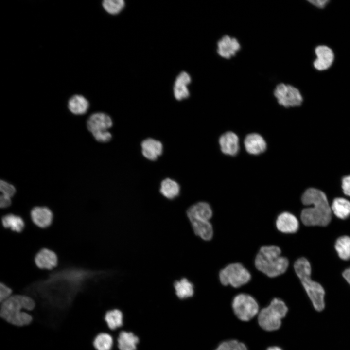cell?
<instances>
[{"label":"cell","instance_id":"cell-3","mask_svg":"<svg viewBox=\"0 0 350 350\" xmlns=\"http://www.w3.org/2000/svg\"><path fill=\"white\" fill-rule=\"evenodd\" d=\"M35 307L34 300L29 296L12 295L1 303L0 316L8 323L16 326L30 324L32 316L25 311L33 310Z\"/></svg>","mask_w":350,"mask_h":350},{"label":"cell","instance_id":"cell-20","mask_svg":"<svg viewBox=\"0 0 350 350\" xmlns=\"http://www.w3.org/2000/svg\"><path fill=\"white\" fill-rule=\"evenodd\" d=\"M246 151L253 155H258L263 152L266 148V143L260 135L251 133L247 135L244 140Z\"/></svg>","mask_w":350,"mask_h":350},{"label":"cell","instance_id":"cell-32","mask_svg":"<svg viewBox=\"0 0 350 350\" xmlns=\"http://www.w3.org/2000/svg\"><path fill=\"white\" fill-rule=\"evenodd\" d=\"M215 350H247L245 345L236 340L224 341Z\"/></svg>","mask_w":350,"mask_h":350},{"label":"cell","instance_id":"cell-22","mask_svg":"<svg viewBox=\"0 0 350 350\" xmlns=\"http://www.w3.org/2000/svg\"><path fill=\"white\" fill-rule=\"evenodd\" d=\"M89 106L88 101L84 96L75 94L68 102V107L73 114L80 115L85 114Z\"/></svg>","mask_w":350,"mask_h":350},{"label":"cell","instance_id":"cell-16","mask_svg":"<svg viewBox=\"0 0 350 350\" xmlns=\"http://www.w3.org/2000/svg\"><path fill=\"white\" fill-rule=\"evenodd\" d=\"M31 217L33 223L40 228L49 227L52 221L53 214L46 207L37 206L32 209Z\"/></svg>","mask_w":350,"mask_h":350},{"label":"cell","instance_id":"cell-23","mask_svg":"<svg viewBox=\"0 0 350 350\" xmlns=\"http://www.w3.org/2000/svg\"><path fill=\"white\" fill-rule=\"evenodd\" d=\"M159 191L164 197L172 200L179 195L180 188L177 182L168 178L163 180L161 182Z\"/></svg>","mask_w":350,"mask_h":350},{"label":"cell","instance_id":"cell-18","mask_svg":"<svg viewBox=\"0 0 350 350\" xmlns=\"http://www.w3.org/2000/svg\"><path fill=\"white\" fill-rule=\"evenodd\" d=\"M219 144L222 152L226 155H236L239 150V138L232 132H227L219 138Z\"/></svg>","mask_w":350,"mask_h":350},{"label":"cell","instance_id":"cell-26","mask_svg":"<svg viewBox=\"0 0 350 350\" xmlns=\"http://www.w3.org/2000/svg\"><path fill=\"white\" fill-rule=\"evenodd\" d=\"M139 338L131 332L122 331L118 338V348L120 350H136Z\"/></svg>","mask_w":350,"mask_h":350},{"label":"cell","instance_id":"cell-21","mask_svg":"<svg viewBox=\"0 0 350 350\" xmlns=\"http://www.w3.org/2000/svg\"><path fill=\"white\" fill-rule=\"evenodd\" d=\"M194 234L205 241L210 240L213 237V229L210 221L189 220Z\"/></svg>","mask_w":350,"mask_h":350},{"label":"cell","instance_id":"cell-36","mask_svg":"<svg viewBox=\"0 0 350 350\" xmlns=\"http://www.w3.org/2000/svg\"><path fill=\"white\" fill-rule=\"evenodd\" d=\"M342 187L344 193L350 196V175L347 176L343 179Z\"/></svg>","mask_w":350,"mask_h":350},{"label":"cell","instance_id":"cell-38","mask_svg":"<svg viewBox=\"0 0 350 350\" xmlns=\"http://www.w3.org/2000/svg\"><path fill=\"white\" fill-rule=\"evenodd\" d=\"M329 0H308V2L314 6L319 8H323L329 2Z\"/></svg>","mask_w":350,"mask_h":350},{"label":"cell","instance_id":"cell-10","mask_svg":"<svg viewBox=\"0 0 350 350\" xmlns=\"http://www.w3.org/2000/svg\"><path fill=\"white\" fill-rule=\"evenodd\" d=\"M217 47L218 54L225 59H229L235 56L241 48L238 40L228 35H224L218 41Z\"/></svg>","mask_w":350,"mask_h":350},{"label":"cell","instance_id":"cell-27","mask_svg":"<svg viewBox=\"0 0 350 350\" xmlns=\"http://www.w3.org/2000/svg\"><path fill=\"white\" fill-rule=\"evenodd\" d=\"M1 221L3 227L18 233L21 232L25 226L24 220L20 216L12 213L4 215Z\"/></svg>","mask_w":350,"mask_h":350},{"label":"cell","instance_id":"cell-29","mask_svg":"<svg viewBox=\"0 0 350 350\" xmlns=\"http://www.w3.org/2000/svg\"><path fill=\"white\" fill-rule=\"evenodd\" d=\"M108 327L111 330H115L122 324V314L117 309L108 311L105 317Z\"/></svg>","mask_w":350,"mask_h":350},{"label":"cell","instance_id":"cell-39","mask_svg":"<svg viewBox=\"0 0 350 350\" xmlns=\"http://www.w3.org/2000/svg\"><path fill=\"white\" fill-rule=\"evenodd\" d=\"M343 276L350 285V267L345 269L342 273Z\"/></svg>","mask_w":350,"mask_h":350},{"label":"cell","instance_id":"cell-37","mask_svg":"<svg viewBox=\"0 0 350 350\" xmlns=\"http://www.w3.org/2000/svg\"><path fill=\"white\" fill-rule=\"evenodd\" d=\"M10 197L1 194L0 197V206L1 208H6L11 204Z\"/></svg>","mask_w":350,"mask_h":350},{"label":"cell","instance_id":"cell-8","mask_svg":"<svg viewBox=\"0 0 350 350\" xmlns=\"http://www.w3.org/2000/svg\"><path fill=\"white\" fill-rule=\"evenodd\" d=\"M232 307L235 315L243 321L250 320L259 312V305L255 298L245 293L239 294L234 298Z\"/></svg>","mask_w":350,"mask_h":350},{"label":"cell","instance_id":"cell-15","mask_svg":"<svg viewBox=\"0 0 350 350\" xmlns=\"http://www.w3.org/2000/svg\"><path fill=\"white\" fill-rule=\"evenodd\" d=\"M191 82V77L186 71H182L176 77L173 87V94L178 101L187 99L190 96L188 86Z\"/></svg>","mask_w":350,"mask_h":350},{"label":"cell","instance_id":"cell-35","mask_svg":"<svg viewBox=\"0 0 350 350\" xmlns=\"http://www.w3.org/2000/svg\"><path fill=\"white\" fill-rule=\"evenodd\" d=\"M12 289L4 283L0 284V301L1 303L8 299L12 295Z\"/></svg>","mask_w":350,"mask_h":350},{"label":"cell","instance_id":"cell-34","mask_svg":"<svg viewBox=\"0 0 350 350\" xmlns=\"http://www.w3.org/2000/svg\"><path fill=\"white\" fill-rule=\"evenodd\" d=\"M92 134L94 139L100 142H108L112 138V135L108 130L97 132Z\"/></svg>","mask_w":350,"mask_h":350},{"label":"cell","instance_id":"cell-1","mask_svg":"<svg viewBox=\"0 0 350 350\" xmlns=\"http://www.w3.org/2000/svg\"><path fill=\"white\" fill-rule=\"evenodd\" d=\"M107 273L82 268H66L51 274L44 280L35 282L29 288L42 295H71L87 283L105 276Z\"/></svg>","mask_w":350,"mask_h":350},{"label":"cell","instance_id":"cell-4","mask_svg":"<svg viewBox=\"0 0 350 350\" xmlns=\"http://www.w3.org/2000/svg\"><path fill=\"white\" fill-rule=\"evenodd\" d=\"M294 267L313 308L316 312H322L326 307L325 291L320 283L311 279V267L309 262L301 257L295 262Z\"/></svg>","mask_w":350,"mask_h":350},{"label":"cell","instance_id":"cell-40","mask_svg":"<svg viewBox=\"0 0 350 350\" xmlns=\"http://www.w3.org/2000/svg\"><path fill=\"white\" fill-rule=\"evenodd\" d=\"M266 350H283L281 348L277 346L269 347Z\"/></svg>","mask_w":350,"mask_h":350},{"label":"cell","instance_id":"cell-17","mask_svg":"<svg viewBox=\"0 0 350 350\" xmlns=\"http://www.w3.org/2000/svg\"><path fill=\"white\" fill-rule=\"evenodd\" d=\"M35 262L39 268L50 270L57 266L58 258L53 251L43 248L35 255Z\"/></svg>","mask_w":350,"mask_h":350},{"label":"cell","instance_id":"cell-19","mask_svg":"<svg viewBox=\"0 0 350 350\" xmlns=\"http://www.w3.org/2000/svg\"><path fill=\"white\" fill-rule=\"evenodd\" d=\"M141 147L143 156L150 160H156L163 152L162 143L153 138H147L143 140Z\"/></svg>","mask_w":350,"mask_h":350},{"label":"cell","instance_id":"cell-14","mask_svg":"<svg viewBox=\"0 0 350 350\" xmlns=\"http://www.w3.org/2000/svg\"><path fill=\"white\" fill-rule=\"evenodd\" d=\"M212 214L210 206L205 202H199L192 205L186 211L189 220L196 219L210 221Z\"/></svg>","mask_w":350,"mask_h":350},{"label":"cell","instance_id":"cell-28","mask_svg":"<svg viewBox=\"0 0 350 350\" xmlns=\"http://www.w3.org/2000/svg\"><path fill=\"white\" fill-rule=\"evenodd\" d=\"M335 248L339 257L343 260L350 259V237L347 236L340 237L335 244Z\"/></svg>","mask_w":350,"mask_h":350},{"label":"cell","instance_id":"cell-31","mask_svg":"<svg viewBox=\"0 0 350 350\" xmlns=\"http://www.w3.org/2000/svg\"><path fill=\"white\" fill-rule=\"evenodd\" d=\"M103 8L111 15H116L121 12L125 6L123 0H104L102 2Z\"/></svg>","mask_w":350,"mask_h":350},{"label":"cell","instance_id":"cell-25","mask_svg":"<svg viewBox=\"0 0 350 350\" xmlns=\"http://www.w3.org/2000/svg\"><path fill=\"white\" fill-rule=\"evenodd\" d=\"M331 210L338 218H347L350 216V202L344 198H336L332 202Z\"/></svg>","mask_w":350,"mask_h":350},{"label":"cell","instance_id":"cell-5","mask_svg":"<svg viewBox=\"0 0 350 350\" xmlns=\"http://www.w3.org/2000/svg\"><path fill=\"white\" fill-rule=\"evenodd\" d=\"M254 263L258 270L271 278L283 274L289 265L287 258L281 255L280 248L275 245L262 246Z\"/></svg>","mask_w":350,"mask_h":350},{"label":"cell","instance_id":"cell-33","mask_svg":"<svg viewBox=\"0 0 350 350\" xmlns=\"http://www.w3.org/2000/svg\"><path fill=\"white\" fill-rule=\"evenodd\" d=\"M0 191L1 194L11 198L16 193L15 187L11 184L4 180L0 182Z\"/></svg>","mask_w":350,"mask_h":350},{"label":"cell","instance_id":"cell-30","mask_svg":"<svg viewBox=\"0 0 350 350\" xmlns=\"http://www.w3.org/2000/svg\"><path fill=\"white\" fill-rule=\"evenodd\" d=\"M93 344L97 350H110L113 346V339L107 333H101L95 337Z\"/></svg>","mask_w":350,"mask_h":350},{"label":"cell","instance_id":"cell-2","mask_svg":"<svg viewBox=\"0 0 350 350\" xmlns=\"http://www.w3.org/2000/svg\"><path fill=\"white\" fill-rule=\"evenodd\" d=\"M305 205L312 207L304 209L301 213V220L306 226H326L331 220L332 210L325 194L315 188H309L301 197Z\"/></svg>","mask_w":350,"mask_h":350},{"label":"cell","instance_id":"cell-13","mask_svg":"<svg viewBox=\"0 0 350 350\" xmlns=\"http://www.w3.org/2000/svg\"><path fill=\"white\" fill-rule=\"evenodd\" d=\"M277 229L284 233H295L298 229L299 223L297 217L288 212L280 214L276 221Z\"/></svg>","mask_w":350,"mask_h":350},{"label":"cell","instance_id":"cell-9","mask_svg":"<svg viewBox=\"0 0 350 350\" xmlns=\"http://www.w3.org/2000/svg\"><path fill=\"white\" fill-rule=\"evenodd\" d=\"M274 95L278 103L285 107L298 106L303 102L299 90L294 86L284 83L276 86Z\"/></svg>","mask_w":350,"mask_h":350},{"label":"cell","instance_id":"cell-24","mask_svg":"<svg viewBox=\"0 0 350 350\" xmlns=\"http://www.w3.org/2000/svg\"><path fill=\"white\" fill-rule=\"evenodd\" d=\"M174 286L176 296L180 299L190 298L194 294L193 284L186 278L175 280Z\"/></svg>","mask_w":350,"mask_h":350},{"label":"cell","instance_id":"cell-7","mask_svg":"<svg viewBox=\"0 0 350 350\" xmlns=\"http://www.w3.org/2000/svg\"><path fill=\"white\" fill-rule=\"evenodd\" d=\"M221 283L227 286L238 288L248 283L251 279L249 271L240 263L229 264L219 272Z\"/></svg>","mask_w":350,"mask_h":350},{"label":"cell","instance_id":"cell-12","mask_svg":"<svg viewBox=\"0 0 350 350\" xmlns=\"http://www.w3.org/2000/svg\"><path fill=\"white\" fill-rule=\"evenodd\" d=\"M316 59L313 62L315 68L319 71L328 69L332 65L334 54L332 49L326 45H319L315 49Z\"/></svg>","mask_w":350,"mask_h":350},{"label":"cell","instance_id":"cell-6","mask_svg":"<svg viewBox=\"0 0 350 350\" xmlns=\"http://www.w3.org/2000/svg\"><path fill=\"white\" fill-rule=\"evenodd\" d=\"M288 311V307L283 300L274 298L267 307L259 312V325L265 331L277 330L280 328L281 320L286 315Z\"/></svg>","mask_w":350,"mask_h":350},{"label":"cell","instance_id":"cell-11","mask_svg":"<svg viewBox=\"0 0 350 350\" xmlns=\"http://www.w3.org/2000/svg\"><path fill=\"white\" fill-rule=\"evenodd\" d=\"M113 125L111 118L103 112L92 114L87 122V127L91 134L101 131H107Z\"/></svg>","mask_w":350,"mask_h":350}]
</instances>
